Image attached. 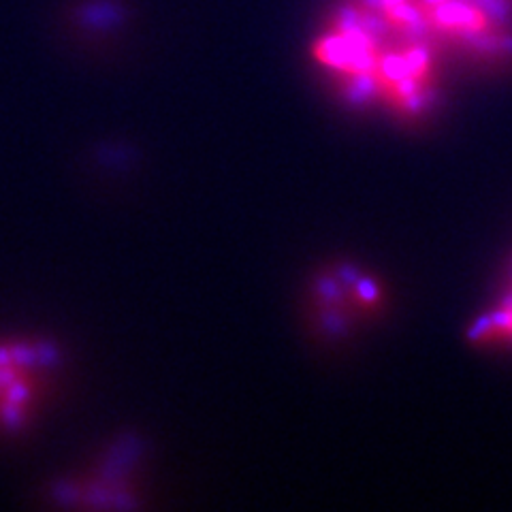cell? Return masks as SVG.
Returning a JSON list of instances; mask_svg holds the SVG:
<instances>
[{
	"instance_id": "6da1fadb",
	"label": "cell",
	"mask_w": 512,
	"mask_h": 512,
	"mask_svg": "<svg viewBox=\"0 0 512 512\" xmlns=\"http://www.w3.org/2000/svg\"><path fill=\"white\" fill-rule=\"evenodd\" d=\"M312 56L348 92L397 114H423L436 101L442 50L382 0H338L316 32Z\"/></svg>"
},
{
	"instance_id": "7a4b0ae2",
	"label": "cell",
	"mask_w": 512,
	"mask_h": 512,
	"mask_svg": "<svg viewBox=\"0 0 512 512\" xmlns=\"http://www.w3.org/2000/svg\"><path fill=\"white\" fill-rule=\"evenodd\" d=\"M408 20L444 52L478 62L512 60V0H395Z\"/></svg>"
},
{
	"instance_id": "3957f363",
	"label": "cell",
	"mask_w": 512,
	"mask_h": 512,
	"mask_svg": "<svg viewBox=\"0 0 512 512\" xmlns=\"http://www.w3.org/2000/svg\"><path fill=\"white\" fill-rule=\"evenodd\" d=\"M41 357L26 344H0V427L22 425L37 406Z\"/></svg>"
},
{
	"instance_id": "277c9868",
	"label": "cell",
	"mask_w": 512,
	"mask_h": 512,
	"mask_svg": "<svg viewBox=\"0 0 512 512\" xmlns=\"http://www.w3.org/2000/svg\"><path fill=\"white\" fill-rule=\"evenodd\" d=\"M476 338L483 344L512 346V280L506 295L495 303V308L480 318Z\"/></svg>"
}]
</instances>
